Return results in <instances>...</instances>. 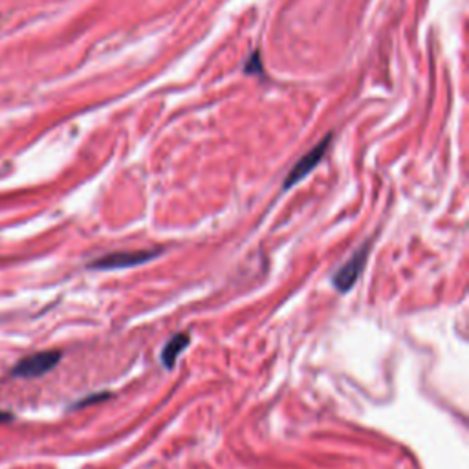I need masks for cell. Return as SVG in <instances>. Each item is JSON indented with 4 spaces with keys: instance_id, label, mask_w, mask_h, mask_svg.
Masks as SVG:
<instances>
[{
    "instance_id": "cell-1",
    "label": "cell",
    "mask_w": 469,
    "mask_h": 469,
    "mask_svg": "<svg viewBox=\"0 0 469 469\" xmlns=\"http://www.w3.org/2000/svg\"><path fill=\"white\" fill-rule=\"evenodd\" d=\"M368 250H370V242L361 246L360 250H355L354 253H352V257L348 258L339 270L334 271V275H332V286H334L338 292L347 293L354 288V284L358 283V279H360L365 270V264H367L368 258Z\"/></svg>"
},
{
    "instance_id": "cell-2",
    "label": "cell",
    "mask_w": 469,
    "mask_h": 469,
    "mask_svg": "<svg viewBox=\"0 0 469 469\" xmlns=\"http://www.w3.org/2000/svg\"><path fill=\"white\" fill-rule=\"evenodd\" d=\"M161 253L160 248L156 250H136V251H118L99 257L98 261L90 262L92 270H128V268L141 266L145 262H151Z\"/></svg>"
},
{
    "instance_id": "cell-3",
    "label": "cell",
    "mask_w": 469,
    "mask_h": 469,
    "mask_svg": "<svg viewBox=\"0 0 469 469\" xmlns=\"http://www.w3.org/2000/svg\"><path fill=\"white\" fill-rule=\"evenodd\" d=\"M330 141H332V134L326 136L325 140L319 141V143H317L316 147L310 151V153H306L305 156L301 158V160L293 165V169L288 173L286 180H284V186H283L284 191L292 189L293 186H297L299 182H303V180H305V178L308 176L313 169H316L317 165L321 163L323 158H325V154H326V151H328V147H330Z\"/></svg>"
},
{
    "instance_id": "cell-4",
    "label": "cell",
    "mask_w": 469,
    "mask_h": 469,
    "mask_svg": "<svg viewBox=\"0 0 469 469\" xmlns=\"http://www.w3.org/2000/svg\"><path fill=\"white\" fill-rule=\"evenodd\" d=\"M59 361H61L59 351L39 352V354L28 355V358H24V360L19 361V363L13 367L11 374L17 378L43 376V374H46V372H50L51 368L57 367Z\"/></svg>"
},
{
    "instance_id": "cell-5",
    "label": "cell",
    "mask_w": 469,
    "mask_h": 469,
    "mask_svg": "<svg viewBox=\"0 0 469 469\" xmlns=\"http://www.w3.org/2000/svg\"><path fill=\"white\" fill-rule=\"evenodd\" d=\"M189 334H176L165 343L163 351H161V363H163V367L167 368V370L174 368L180 354L189 347Z\"/></svg>"
},
{
    "instance_id": "cell-6",
    "label": "cell",
    "mask_w": 469,
    "mask_h": 469,
    "mask_svg": "<svg viewBox=\"0 0 469 469\" xmlns=\"http://www.w3.org/2000/svg\"><path fill=\"white\" fill-rule=\"evenodd\" d=\"M262 63H261V57H258V51H253V55H251L250 59H248V63H246L244 66V72L246 74H251V76H258V74H262Z\"/></svg>"
}]
</instances>
